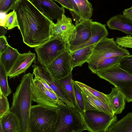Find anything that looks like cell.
Masks as SVG:
<instances>
[{
    "instance_id": "cell-1",
    "label": "cell",
    "mask_w": 132,
    "mask_h": 132,
    "mask_svg": "<svg viewBox=\"0 0 132 132\" xmlns=\"http://www.w3.org/2000/svg\"><path fill=\"white\" fill-rule=\"evenodd\" d=\"M17 15L23 43L35 48L47 41L50 38L52 21L40 12L29 0H17L13 10Z\"/></svg>"
},
{
    "instance_id": "cell-2",
    "label": "cell",
    "mask_w": 132,
    "mask_h": 132,
    "mask_svg": "<svg viewBox=\"0 0 132 132\" xmlns=\"http://www.w3.org/2000/svg\"><path fill=\"white\" fill-rule=\"evenodd\" d=\"M33 75L29 72L23 75L21 82L13 94L10 111L19 119L21 132H28L29 117L31 105V82Z\"/></svg>"
},
{
    "instance_id": "cell-3",
    "label": "cell",
    "mask_w": 132,
    "mask_h": 132,
    "mask_svg": "<svg viewBox=\"0 0 132 132\" xmlns=\"http://www.w3.org/2000/svg\"><path fill=\"white\" fill-rule=\"evenodd\" d=\"M59 109L38 104L32 105L28 131L52 132L57 122Z\"/></svg>"
},
{
    "instance_id": "cell-4",
    "label": "cell",
    "mask_w": 132,
    "mask_h": 132,
    "mask_svg": "<svg viewBox=\"0 0 132 132\" xmlns=\"http://www.w3.org/2000/svg\"><path fill=\"white\" fill-rule=\"evenodd\" d=\"M126 49L121 47L113 38L105 37L95 45L92 54L87 63L92 72L95 74L98 64L103 60L116 56L130 55Z\"/></svg>"
},
{
    "instance_id": "cell-5",
    "label": "cell",
    "mask_w": 132,
    "mask_h": 132,
    "mask_svg": "<svg viewBox=\"0 0 132 132\" xmlns=\"http://www.w3.org/2000/svg\"><path fill=\"white\" fill-rule=\"evenodd\" d=\"M59 106L57 122L52 132H82L87 130L81 113L76 107L66 104Z\"/></svg>"
},
{
    "instance_id": "cell-6",
    "label": "cell",
    "mask_w": 132,
    "mask_h": 132,
    "mask_svg": "<svg viewBox=\"0 0 132 132\" xmlns=\"http://www.w3.org/2000/svg\"><path fill=\"white\" fill-rule=\"evenodd\" d=\"M95 74L118 88L125 96L128 102H132V76L119 65L97 71Z\"/></svg>"
},
{
    "instance_id": "cell-7",
    "label": "cell",
    "mask_w": 132,
    "mask_h": 132,
    "mask_svg": "<svg viewBox=\"0 0 132 132\" xmlns=\"http://www.w3.org/2000/svg\"><path fill=\"white\" fill-rule=\"evenodd\" d=\"M68 49L64 42L53 36H50L46 42L35 48L38 60L42 66L51 63Z\"/></svg>"
},
{
    "instance_id": "cell-8",
    "label": "cell",
    "mask_w": 132,
    "mask_h": 132,
    "mask_svg": "<svg viewBox=\"0 0 132 132\" xmlns=\"http://www.w3.org/2000/svg\"><path fill=\"white\" fill-rule=\"evenodd\" d=\"M84 125L89 132H107L110 126L117 121V116L94 110L81 113Z\"/></svg>"
},
{
    "instance_id": "cell-9",
    "label": "cell",
    "mask_w": 132,
    "mask_h": 132,
    "mask_svg": "<svg viewBox=\"0 0 132 132\" xmlns=\"http://www.w3.org/2000/svg\"><path fill=\"white\" fill-rule=\"evenodd\" d=\"M31 89L32 101L38 105L50 108L59 109V105L65 104L59 98L54 91L46 88L36 77L32 81Z\"/></svg>"
},
{
    "instance_id": "cell-10",
    "label": "cell",
    "mask_w": 132,
    "mask_h": 132,
    "mask_svg": "<svg viewBox=\"0 0 132 132\" xmlns=\"http://www.w3.org/2000/svg\"><path fill=\"white\" fill-rule=\"evenodd\" d=\"M71 56L69 49L58 56L51 63L42 66L55 79L59 80L69 75L72 72Z\"/></svg>"
},
{
    "instance_id": "cell-11",
    "label": "cell",
    "mask_w": 132,
    "mask_h": 132,
    "mask_svg": "<svg viewBox=\"0 0 132 132\" xmlns=\"http://www.w3.org/2000/svg\"><path fill=\"white\" fill-rule=\"evenodd\" d=\"M33 74L35 77L44 80L59 98L67 105L71 107L75 106L70 101L58 80L54 79L42 66L34 65Z\"/></svg>"
},
{
    "instance_id": "cell-12",
    "label": "cell",
    "mask_w": 132,
    "mask_h": 132,
    "mask_svg": "<svg viewBox=\"0 0 132 132\" xmlns=\"http://www.w3.org/2000/svg\"><path fill=\"white\" fill-rule=\"evenodd\" d=\"M75 29L71 19L64 13L61 19L54 23L52 21L50 29V36L55 37L64 42L68 48V43Z\"/></svg>"
},
{
    "instance_id": "cell-13",
    "label": "cell",
    "mask_w": 132,
    "mask_h": 132,
    "mask_svg": "<svg viewBox=\"0 0 132 132\" xmlns=\"http://www.w3.org/2000/svg\"><path fill=\"white\" fill-rule=\"evenodd\" d=\"M92 20L76 22L74 32L68 43L69 49L83 44L89 40L91 35Z\"/></svg>"
},
{
    "instance_id": "cell-14",
    "label": "cell",
    "mask_w": 132,
    "mask_h": 132,
    "mask_svg": "<svg viewBox=\"0 0 132 132\" xmlns=\"http://www.w3.org/2000/svg\"><path fill=\"white\" fill-rule=\"evenodd\" d=\"M36 8L50 20L61 19L65 8L60 7L53 0H30Z\"/></svg>"
},
{
    "instance_id": "cell-15",
    "label": "cell",
    "mask_w": 132,
    "mask_h": 132,
    "mask_svg": "<svg viewBox=\"0 0 132 132\" xmlns=\"http://www.w3.org/2000/svg\"><path fill=\"white\" fill-rule=\"evenodd\" d=\"M73 8L70 12L76 22L90 19L93 9L92 4L87 0H69Z\"/></svg>"
},
{
    "instance_id": "cell-16",
    "label": "cell",
    "mask_w": 132,
    "mask_h": 132,
    "mask_svg": "<svg viewBox=\"0 0 132 132\" xmlns=\"http://www.w3.org/2000/svg\"><path fill=\"white\" fill-rule=\"evenodd\" d=\"M81 88L84 99L85 111L94 110L103 112L111 116L115 115L109 105L88 92Z\"/></svg>"
},
{
    "instance_id": "cell-17",
    "label": "cell",
    "mask_w": 132,
    "mask_h": 132,
    "mask_svg": "<svg viewBox=\"0 0 132 132\" xmlns=\"http://www.w3.org/2000/svg\"><path fill=\"white\" fill-rule=\"evenodd\" d=\"M36 59L35 54L30 51L27 53H20L12 68L7 73L9 79L18 76L25 73L32 63L35 61Z\"/></svg>"
},
{
    "instance_id": "cell-18",
    "label": "cell",
    "mask_w": 132,
    "mask_h": 132,
    "mask_svg": "<svg viewBox=\"0 0 132 132\" xmlns=\"http://www.w3.org/2000/svg\"><path fill=\"white\" fill-rule=\"evenodd\" d=\"M91 29V35L89 40L83 44L69 49L70 52L96 44L109 34L105 25L98 22L92 21Z\"/></svg>"
},
{
    "instance_id": "cell-19",
    "label": "cell",
    "mask_w": 132,
    "mask_h": 132,
    "mask_svg": "<svg viewBox=\"0 0 132 132\" xmlns=\"http://www.w3.org/2000/svg\"><path fill=\"white\" fill-rule=\"evenodd\" d=\"M107 24L111 29L119 30L132 36V20L123 14H118L112 17L107 21Z\"/></svg>"
},
{
    "instance_id": "cell-20",
    "label": "cell",
    "mask_w": 132,
    "mask_h": 132,
    "mask_svg": "<svg viewBox=\"0 0 132 132\" xmlns=\"http://www.w3.org/2000/svg\"><path fill=\"white\" fill-rule=\"evenodd\" d=\"M0 128L2 132H21L19 119L10 111L0 118Z\"/></svg>"
},
{
    "instance_id": "cell-21",
    "label": "cell",
    "mask_w": 132,
    "mask_h": 132,
    "mask_svg": "<svg viewBox=\"0 0 132 132\" xmlns=\"http://www.w3.org/2000/svg\"><path fill=\"white\" fill-rule=\"evenodd\" d=\"M110 106L115 115L121 113L125 106L126 98L124 95L117 87H112L111 93L106 94Z\"/></svg>"
},
{
    "instance_id": "cell-22",
    "label": "cell",
    "mask_w": 132,
    "mask_h": 132,
    "mask_svg": "<svg viewBox=\"0 0 132 132\" xmlns=\"http://www.w3.org/2000/svg\"><path fill=\"white\" fill-rule=\"evenodd\" d=\"M95 44L70 52V63L73 69L77 67H80L84 63L87 62Z\"/></svg>"
},
{
    "instance_id": "cell-23",
    "label": "cell",
    "mask_w": 132,
    "mask_h": 132,
    "mask_svg": "<svg viewBox=\"0 0 132 132\" xmlns=\"http://www.w3.org/2000/svg\"><path fill=\"white\" fill-rule=\"evenodd\" d=\"M20 54L17 49L10 45L0 54V63L4 66L7 73L12 68Z\"/></svg>"
},
{
    "instance_id": "cell-24",
    "label": "cell",
    "mask_w": 132,
    "mask_h": 132,
    "mask_svg": "<svg viewBox=\"0 0 132 132\" xmlns=\"http://www.w3.org/2000/svg\"><path fill=\"white\" fill-rule=\"evenodd\" d=\"M107 132H132V112L111 124Z\"/></svg>"
},
{
    "instance_id": "cell-25",
    "label": "cell",
    "mask_w": 132,
    "mask_h": 132,
    "mask_svg": "<svg viewBox=\"0 0 132 132\" xmlns=\"http://www.w3.org/2000/svg\"><path fill=\"white\" fill-rule=\"evenodd\" d=\"M72 72L68 76L58 80L70 100L75 106L76 102L72 81Z\"/></svg>"
},
{
    "instance_id": "cell-26",
    "label": "cell",
    "mask_w": 132,
    "mask_h": 132,
    "mask_svg": "<svg viewBox=\"0 0 132 132\" xmlns=\"http://www.w3.org/2000/svg\"><path fill=\"white\" fill-rule=\"evenodd\" d=\"M7 73L3 65L0 63V92L6 96L12 92L7 81Z\"/></svg>"
},
{
    "instance_id": "cell-27",
    "label": "cell",
    "mask_w": 132,
    "mask_h": 132,
    "mask_svg": "<svg viewBox=\"0 0 132 132\" xmlns=\"http://www.w3.org/2000/svg\"><path fill=\"white\" fill-rule=\"evenodd\" d=\"M72 81L76 102V105L75 107L82 113L85 111V105L81 89L76 84L75 81L72 79Z\"/></svg>"
},
{
    "instance_id": "cell-28",
    "label": "cell",
    "mask_w": 132,
    "mask_h": 132,
    "mask_svg": "<svg viewBox=\"0 0 132 132\" xmlns=\"http://www.w3.org/2000/svg\"><path fill=\"white\" fill-rule=\"evenodd\" d=\"M123 57L121 56H116L103 60L97 65L96 72L98 71L106 69L114 66L119 65L121 60Z\"/></svg>"
},
{
    "instance_id": "cell-29",
    "label": "cell",
    "mask_w": 132,
    "mask_h": 132,
    "mask_svg": "<svg viewBox=\"0 0 132 132\" xmlns=\"http://www.w3.org/2000/svg\"><path fill=\"white\" fill-rule=\"evenodd\" d=\"M75 81L81 88L88 92L110 106V102L106 94L97 91L82 83L76 81Z\"/></svg>"
},
{
    "instance_id": "cell-30",
    "label": "cell",
    "mask_w": 132,
    "mask_h": 132,
    "mask_svg": "<svg viewBox=\"0 0 132 132\" xmlns=\"http://www.w3.org/2000/svg\"><path fill=\"white\" fill-rule=\"evenodd\" d=\"M3 27L7 30L11 29L15 27H17L19 29L17 15L15 10H13L6 15Z\"/></svg>"
},
{
    "instance_id": "cell-31",
    "label": "cell",
    "mask_w": 132,
    "mask_h": 132,
    "mask_svg": "<svg viewBox=\"0 0 132 132\" xmlns=\"http://www.w3.org/2000/svg\"><path fill=\"white\" fill-rule=\"evenodd\" d=\"M119 66L132 76V55L123 57L121 60Z\"/></svg>"
},
{
    "instance_id": "cell-32",
    "label": "cell",
    "mask_w": 132,
    "mask_h": 132,
    "mask_svg": "<svg viewBox=\"0 0 132 132\" xmlns=\"http://www.w3.org/2000/svg\"><path fill=\"white\" fill-rule=\"evenodd\" d=\"M0 118L10 111L7 96L0 92Z\"/></svg>"
},
{
    "instance_id": "cell-33",
    "label": "cell",
    "mask_w": 132,
    "mask_h": 132,
    "mask_svg": "<svg viewBox=\"0 0 132 132\" xmlns=\"http://www.w3.org/2000/svg\"><path fill=\"white\" fill-rule=\"evenodd\" d=\"M17 0H0L1 13L6 14L10 10H13Z\"/></svg>"
},
{
    "instance_id": "cell-34",
    "label": "cell",
    "mask_w": 132,
    "mask_h": 132,
    "mask_svg": "<svg viewBox=\"0 0 132 132\" xmlns=\"http://www.w3.org/2000/svg\"><path fill=\"white\" fill-rule=\"evenodd\" d=\"M116 42L119 46L125 48H132V36L117 37Z\"/></svg>"
},
{
    "instance_id": "cell-35",
    "label": "cell",
    "mask_w": 132,
    "mask_h": 132,
    "mask_svg": "<svg viewBox=\"0 0 132 132\" xmlns=\"http://www.w3.org/2000/svg\"><path fill=\"white\" fill-rule=\"evenodd\" d=\"M10 46L4 36L0 37V54L5 51Z\"/></svg>"
},
{
    "instance_id": "cell-36",
    "label": "cell",
    "mask_w": 132,
    "mask_h": 132,
    "mask_svg": "<svg viewBox=\"0 0 132 132\" xmlns=\"http://www.w3.org/2000/svg\"><path fill=\"white\" fill-rule=\"evenodd\" d=\"M60 4L62 7H64L70 12L72 11L73 8L69 0H54Z\"/></svg>"
},
{
    "instance_id": "cell-37",
    "label": "cell",
    "mask_w": 132,
    "mask_h": 132,
    "mask_svg": "<svg viewBox=\"0 0 132 132\" xmlns=\"http://www.w3.org/2000/svg\"><path fill=\"white\" fill-rule=\"evenodd\" d=\"M123 14L127 18L132 20V6L125 9L123 12Z\"/></svg>"
},
{
    "instance_id": "cell-38",
    "label": "cell",
    "mask_w": 132,
    "mask_h": 132,
    "mask_svg": "<svg viewBox=\"0 0 132 132\" xmlns=\"http://www.w3.org/2000/svg\"><path fill=\"white\" fill-rule=\"evenodd\" d=\"M37 78L38 80L41 83L44 85V86L46 88L50 90L53 91L44 80L39 78Z\"/></svg>"
},
{
    "instance_id": "cell-39",
    "label": "cell",
    "mask_w": 132,
    "mask_h": 132,
    "mask_svg": "<svg viewBox=\"0 0 132 132\" xmlns=\"http://www.w3.org/2000/svg\"></svg>"
},
{
    "instance_id": "cell-40",
    "label": "cell",
    "mask_w": 132,
    "mask_h": 132,
    "mask_svg": "<svg viewBox=\"0 0 132 132\" xmlns=\"http://www.w3.org/2000/svg\"><path fill=\"white\" fill-rule=\"evenodd\" d=\"M28 132H29V131H28Z\"/></svg>"
}]
</instances>
